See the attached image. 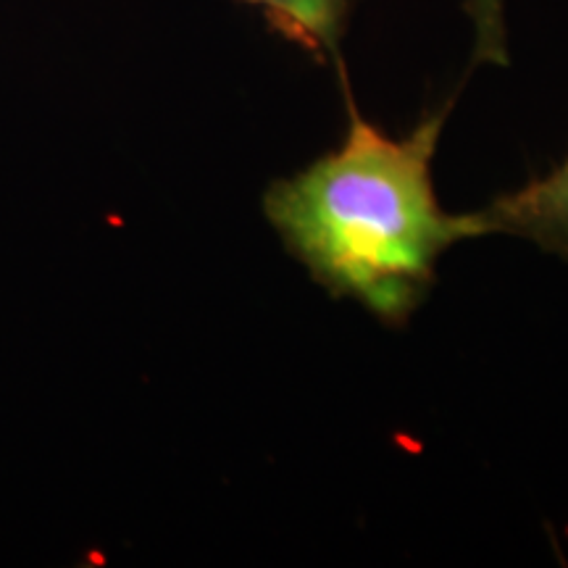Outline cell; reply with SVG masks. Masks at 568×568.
I'll return each instance as SVG.
<instances>
[{
  "label": "cell",
  "instance_id": "cell-4",
  "mask_svg": "<svg viewBox=\"0 0 568 568\" xmlns=\"http://www.w3.org/2000/svg\"><path fill=\"white\" fill-rule=\"evenodd\" d=\"M466 17L474 27L471 63L506 69L510 63L506 0H464Z\"/></svg>",
  "mask_w": 568,
  "mask_h": 568
},
{
  "label": "cell",
  "instance_id": "cell-1",
  "mask_svg": "<svg viewBox=\"0 0 568 568\" xmlns=\"http://www.w3.org/2000/svg\"><path fill=\"white\" fill-rule=\"evenodd\" d=\"M347 130L335 151L266 187V222L287 253L337 301H355L385 326H406L453 245L479 240L471 213L437 201L432 163L450 103L403 138L382 132L345 82Z\"/></svg>",
  "mask_w": 568,
  "mask_h": 568
},
{
  "label": "cell",
  "instance_id": "cell-2",
  "mask_svg": "<svg viewBox=\"0 0 568 568\" xmlns=\"http://www.w3.org/2000/svg\"><path fill=\"white\" fill-rule=\"evenodd\" d=\"M479 237L508 234L568 264V155L552 172L529 180L471 211Z\"/></svg>",
  "mask_w": 568,
  "mask_h": 568
},
{
  "label": "cell",
  "instance_id": "cell-3",
  "mask_svg": "<svg viewBox=\"0 0 568 568\" xmlns=\"http://www.w3.org/2000/svg\"><path fill=\"white\" fill-rule=\"evenodd\" d=\"M266 19L268 30L314 55L318 63H337L339 42L358 0H237Z\"/></svg>",
  "mask_w": 568,
  "mask_h": 568
}]
</instances>
